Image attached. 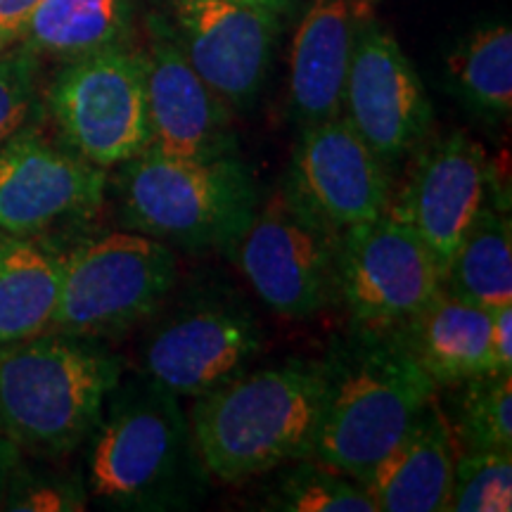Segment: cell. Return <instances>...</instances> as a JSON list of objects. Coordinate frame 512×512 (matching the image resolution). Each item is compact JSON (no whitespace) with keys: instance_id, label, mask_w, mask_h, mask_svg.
Masks as SVG:
<instances>
[{"instance_id":"obj_3","label":"cell","mask_w":512,"mask_h":512,"mask_svg":"<svg viewBox=\"0 0 512 512\" xmlns=\"http://www.w3.org/2000/svg\"><path fill=\"white\" fill-rule=\"evenodd\" d=\"M86 489L117 510L185 508L202 460L178 396L145 377L119 380L91 434Z\"/></svg>"},{"instance_id":"obj_21","label":"cell","mask_w":512,"mask_h":512,"mask_svg":"<svg viewBox=\"0 0 512 512\" xmlns=\"http://www.w3.org/2000/svg\"><path fill=\"white\" fill-rule=\"evenodd\" d=\"M133 27V0H43L17 38L38 55L74 60L124 46Z\"/></svg>"},{"instance_id":"obj_18","label":"cell","mask_w":512,"mask_h":512,"mask_svg":"<svg viewBox=\"0 0 512 512\" xmlns=\"http://www.w3.org/2000/svg\"><path fill=\"white\" fill-rule=\"evenodd\" d=\"M494 311L441 290L430 304L389 332L434 387H458L491 373Z\"/></svg>"},{"instance_id":"obj_6","label":"cell","mask_w":512,"mask_h":512,"mask_svg":"<svg viewBox=\"0 0 512 512\" xmlns=\"http://www.w3.org/2000/svg\"><path fill=\"white\" fill-rule=\"evenodd\" d=\"M176 280L166 242L138 233H107L62 256L60 297L50 332L102 339L126 332L162 304Z\"/></svg>"},{"instance_id":"obj_28","label":"cell","mask_w":512,"mask_h":512,"mask_svg":"<svg viewBox=\"0 0 512 512\" xmlns=\"http://www.w3.org/2000/svg\"><path fill=\"white\" fill-rule=\"evenodd\" d=\"M88 489L81 479L60 472H36L27 465L12 479L3 510L24 512H76L86 508Z\"/></svg>"},{"instance_id":"obj_20","label":"cell","mask_w":512,"mask_h":512,"mask_svg":"<svg viewBox=\"0 0 512 512\" xmlns=\"http://www.w3.org/2000/svg\"><path fill=\"white\" fill-rule=\"evenodd\" d=\"M62 283V254L31 238H0V349L50 328Z\"/></svg>"},{"instance_id":"obj_8","label":"cell","mask_w":512,"mask_h":512,"mask_svg":"<svg viewBox=\"0 0 512 512\" xmlns=\"http://www.w3.org/2000/svg\"><path fill=\"white\" fill-rule=\"evenodd\" d=\"M48 112L69 150L100 169L152 145L143 55L126 46L67 60L48 88Z\"/></svg>"},{"instance_id":"obj_33","label":"cell","mask_w":512,"mask_h":512,"mask_svg":"<svg viewBox=\"0 0 512 512\" xmlns=\"http://www.w3.org/2000/svg\"><path fill=\"white\" fill-rule=\"evenodd\" d=\"M0 48H3V43H0Z\"/></svg>"},{"instance_id":"obj_16","label":"cell","mask_w":512,"mask_h":512,"mask_svg":"<svg viewBox=\"0 0 512 512\" xmlns=\"http://www.w3.org/2000/svg\"><path fill=\"white\" fill-rule=\"evenodd\" d=\"M491 183L494 171L486 150L458 131L422 152L411 181L389 211L427 242L446 271L467 230L489 204Z\"/></svg>"},{"instance_id":"obj_29","label":"cell","mask_w":512,"mask_h":512,"mask_svg":"<svg viewBox=\"0 0 512 512\" xmlns=\"http://www.w3.org/2000/svg\"><path fill=\"white\" fill-rule=\"evenodd\" d=\"M491 373L512 375V304L491 316Z\"/></svg>"},{"instance_id":"obj_34","label":"cell","mask_w":512,"mask_h":512,"mask_svg":"<svg viewBox=\"0 0 512 512\" xmlns=\"http://www.w3.org/2000/svg\"><path fill=\"white\" fill-rule=\"evenodd\" d=\"M0 238H3V235H0Z\"/></svg>"},{"instance_id":"obj_23","label":"cell","mask_w":512,"mask_h":512,"mask_svg":"<svg viewBox=\"0 0 512 512\" xmlns=\"http://www.w3.org/2000/svg\"><path fill=\"white\" fill-rule=\"evenodd\" d=\"M448 79L467 107L503 119L512 110V29L496 22L477 29L448 57Z\"/></svg>"},{"instance_id":"obj_26","label":"cell","mask_w":512,"mask_h":512,"mask_svg":"<svg viewBox=\"0 0 512 512\" xmlns=\"http://www.w3.org/2000/svg\"><path fill=\"white\" fill-rule=\"evenodd\" d=\"M446 510L508 512L512 510V451L456 453L453 486Z\"/></svg>"},{"instance_id":"obj_30","label":"cell","mask_w":512,"mask_h":512,"mask_svg":"<svg viewBox=\"0 0 512 512\" xmlns=\"http://www.w3.org/2000/svg\"><path fill=\"white\" fill-rule=\"evenodd\" d=\"M43 0H0V43L15 41L27 19Z\"/></svg>"},{"instance_id":"obj_25","label":"cell","mask_w":512,"mask_h":512,"mask_svg":"<svg viewBox=\"0 0 512 512\" xmlns=\"http://www.w3.org/2000/svg\"><path fill=\"white\" fill-rule=\"evenodd\" d=\"M271 503L285 512H377L366 486L311 458L280 479Z\"/></svg>"},{"instance_id":"obj_24","label":"cell","mask_w":512,"mask_h":512,"mask_svg":"<svg viewBox=\"0 0 512 512\" xmlns=\"http://www.w3.org/2000/svg\"><path fill=\"white\" fill-rule=\"evenodd\" d=\"M453 444L463 451H512V375H482L458 384Z\"/></svg>"},{"instance_id":"obj_19","label":"cell","mask_w":512,"mask_h":512,"mask_svg":"<svg viewBox=\"0 0 512 512\" xmlns=\"http://www.w3.org/2000/svg\"><path fill=\"white\" fill-rule=\"evenodd\" d=\"M354 34L349 0H313L294 36L290 64V107L302 128L342 114Z\"/></svg>"},{"instance_id":"obj_14","label":"cell","mask_w":512,"mask_h":512,"mask_svg":"<svg viewBox=\"0 0 512 512\" xmlns=\"http://www.w3.org/2000/svg\"><path fill=\"white\" fill-rule=\"evenodd\" d=\"M283 188L337 230L380 219L392 204L382 159L342 114L302 128Z\"/></svg>"},{"instance_id":"obj_31","label":"cell","mask_w":512,"mask_h":512,"mask_svg":"<svg viewBox=\"0 0 512 512\" xmlns=\"http://www.w3.org/2000/svg\"><path fill=\"white\" fill-rule=\"evenodd\" d=\"M22 463H24V453L19 451L10 439H5L3 434H0V510H3L12 479H15Z\"/></svg>"},{"instance_id":"obj_10","label":"cell","mask_w":512,"mask_h":512,"mask_svg":"<svg viewBox=\"0 0 512 512\" xmlns=\"http://www.w3.org/2000/svg\"><path fill=\"white\" fill-rule=\"evenodd\" d=\"M261 344V325L247 306L202 299L147 332L138 349V373L178 399H195L245 373Z\"/></svg>"},{"instance_id":"obj_12","label":"cell","mask_w":512,"mask_h":512,"mask_svg":"<svg viewBox=\"0 0 512 512\" xmlns=\"http://www.w3.org/2000/svg\"><path fill=\"white\" fill-rule=\"evenodd\" d=\"M342 117L382 162L413 150L427 136L432 105L396 38L377 22H356L344 83Z\"/></svg>"},{"instance_id":"obj_27","label":"cell","mask_w":512,"mask_h":512,"mask_svg":"<svg viewBox=\"0 0 512 512\" xmlns=\"http://www.w3.org/2000/svg\"><path fill=\"white\" fill-rule=\"evenodd\" d=\"M38 57L41 55L24 43L0 53V145L27 126L34 112Z\"/></svg>"},{"instance_id":"obj_22","label":"cell","mask_w":512,"mask_h":512,"mask_svg":"<svg viewBox=\"0 0 512 512\" xmlns=\"http://www.w3.org/2000/svg\"><path fill=\"white\" fill-rule=\"evenodd\" d=\"M444 290L491 311L512 304V223L508 214L486 204L448 261Z\"/></svg>"},{"instance_id":"obj_11","label":"cell","mask_w":512,"mask_h":512,"mask_svg":"<svg viewBox=\"0 0 512 512\" xmlns=\"http://www.w3.org/2000/svg\"><path fill=\"white\" fill-rule=\"evenodd\" d=\"M105 188L107 169L50 143L36 128H19L0 145V235L34 238L93 214Z\"/></svg>"},{"instance_id":"obj_32","label":"cell","mask_w":512,"mask_h":512,"mask_svg":"<svg viewBox=\"0 0 512 512\" xmlns=\"http://www.w3.org/2000/svg\"><path fill=\"white\" fill-rule=\"evenodd\" d=\"M252 3H261V5H266V8H271V10H275V12H280V10L285 8L287 0H252Z\"/></svg>"},{"instance_id":"obj_5","label":"cell","mask_w":512,"mask_h":512,"mask_svg":"<svg viewBox=\"0 0 512 512\" xmlns=\"http://www.w3.org/2000/svg\"><path fill=\"white\" fill-rule=\"evenodd\" d=\"M117 192L128 228L188 249H226L256 209L254 181L235 155L183 159L150 147L121 164Z\"/></svg>"},{"instance_id":"obj_17","label":"cell","mask_w":512,"mask_h":512,"mask_svg":"<svg viewBox=\"0 0 512 512\" xmlns=\"http://www.w3.org/2000/svg\"><path fill=\"white\" fill-rule=\"evenodd\" d=\"M453 465L451 422L434 396L363 486L377 512H441L451 498Z\"/></svg>"},{"instance_id":"obj_2","label":"cell","mask_w":512,"mask_h":512,"mask_svg":"<svg viewBox=\"0 0 512 512\" xmlns=\"http://www.w3.org/2000/svg\"><path fill=\"white\" fill-rule=\"evenodd\" d=\"M323 396L320 361L245 370L195 396L190 430L204 472L221 482H245L309 458Z\"/></svg>"},{"instance_id":"obj_13","label":"cell","mask_w":512,"mask_h":512,"mask_svg":"<svg viewBox=\"0 0 512 512\" xmlns=\"http://www.w3.org/2000/svg\"><path fill=\"white\" fill-rule=\"evenodd\" d=\"M178 43L228 107L249 110L264 88L278 12L252 0H176Z\"/></svg>"},{"instance_id":"obj_7","label":"cell","mask_w":512,"mask_h":512,"mask_svg":"<svg viewBox=\"0 0 512 512\" xmlns=\"http://www.w3.org/2000/svg\"><path fill=\"white\" fill-rule=\"evenodd\" d=\"M342 230L280 188L226 247L256 297L283 318L316 316L337 299Z\"/></svg>"},{"instance_id":"obj_4","label":"cell","mask_w":512,"mask_h":512,"mask_svg":"<svg viewBox=\"0 0 512 512\" xmlns=\"http://www.w3.org/2000/svg\"><path fill=\"white\" fill-rule=\"evenodd\" d=\"M121 373L100 339L46 330L0 349V434L31 456H69L91 439Z\"/></svg>"},{"instance_id":"obj_9","label":"cell","mask_w":512,"mask_h":512,"mask_svg":"<svg viewBox=\"0 0 512 512\" xmlns=\"http://www.w3.org/2000/svg\"><path fill=\"white\" fill-rule=\"evenodd\" d=\"M444 290V268L415 230L392 211L342 230L337 299L351 328L389 335Z\"/></svg>"},{"instance_id":"obj_1","label":"cell","mask_w":512,"mask_h":512,"mask_svg":"<svg viewBox=\"0 0 512 512\" xmlns=\"http://www.w3.org/2000/svg\"><path fill=\"white\" fill-rule=\"evenodd\" d=\"M320 366L325 396L309 458L366 484L437 387L392 335L358 328L337 337Z\"/></svg>"},{"instance_id":"obj_15","label":"cell","mask_w":512,"mask_h":512,"mask_svg":"<svg viewBox=\"0 0 512 512\" xmlns=\"http://www.w3.org/2000/svg\"><path fill=\"white\" fill-rule=\"evenodd\" d=\"M143 55L152 150L169 157L214 159L235 155L230 107L204 83L178 38L152 19Z\"/></svg>"}]
</instances>
